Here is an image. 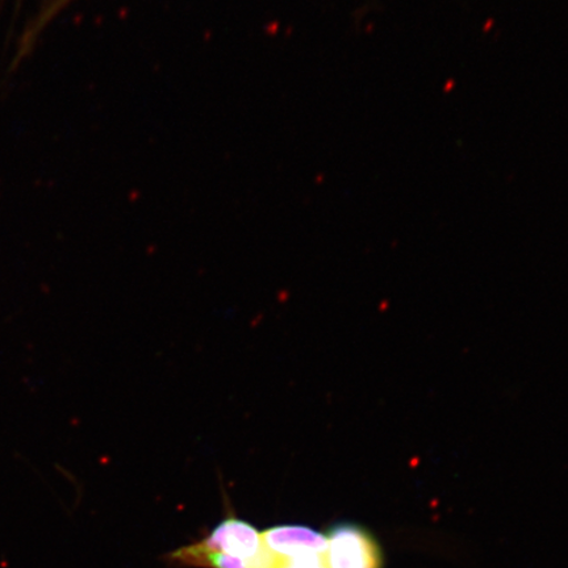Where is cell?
<instances>
[{"instance_id": "2", "label": "cell", "mask_w": 568, "mask_h": 568, "mask_svg": "<svg viewBox=\"0 0 568 568\" xmlns=\"http://www.w3.org/2000/svg\"><path fill=\"white\" fill-rule=\"evenodd\" d=\"M261 536L266 548L282 559L326 557L328 552V537L304 525H278Z\"/></svg>"}, {"instance_id": "1", "label": "cell", "mask_w": 568, "mask_h": 568, "mask_svg": "<svg viewBox=\"0 0 568 568\" xmlns=\"http://www.w3.org/2000/svg\"><path fill=\"white\" fill-rule=\"evenodd\" d=\"M326 562L329 568H382L381 546L372 532L357 524L344 523L333 527L328 535Z\"/></svg>"}, {"instance_id": "3", "label": "cell", "mask_w": 568, "mask_h": 568, "mask_svg": "<svg viewBox=\"0 0 568 568\" xmlns=\"http://www.w3.org/2000/svg\"><path fill=\"white\" fill-rule=\"evenodd\" d=\"M199 545L204 549L241 559H251L264 548L261 532L252 524L234 517L217 524L210 536Z\"/></svg>"}, {"instance_id": "5", "label": "cell", "mask_w": 568, "mask_h": 568, "mask_svg": "<svg viewBox=\"0 0 568 568\" xmlns=\"http://www.w3.org/2000/svg\"><path fill=\"white\" fill-rule=\"evenodd\" d=\"M253 558L241 559L226 556L223 552L204 549L199 544L170 554V560L176 565L204 568H254Z\"/></svg>"}, {"instance_id": "6", "label": "cell", "mask_w": 568, "mask_h": 568, "mask_svg": "<svg viewBox=\"0 0 568 568\" xmlns=\"http://www.w3.org/2000/svg\"><path fill=\"white\" fill-rule=\"evenodd\" d=\"M278 568H329L326 557L283 559Z\"/></svg>"}, {"instance_id": "4", "label": "cell", "mask_w": 568, "mask_h": 568, "mask_svg": "<svg viewBox=\"0 0 568 568\" xmlns=\"http://www.w3.org/2000/svg\"><path fill=\"white\" fill-rule=\"evenodd\" d=\"M71 2L73 0H45L42 3L36 16L26 24L23 33H21L16 57L11 61V69H17L33 52L41 33Z\"/></svg>"}]
</instances>
